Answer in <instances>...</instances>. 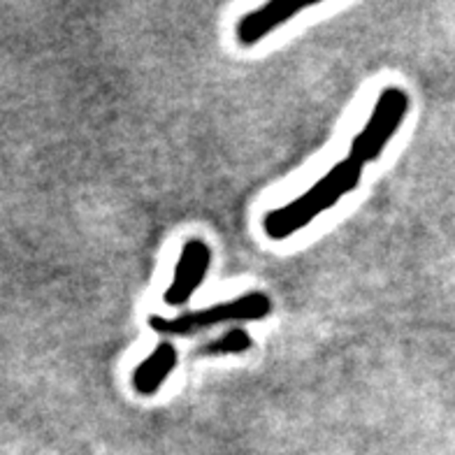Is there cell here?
I'll use <instances>...</instances> for the list:
<instances>
[{
	"instance_id": "obj_1",
	"label": "cell",
	"mask_w": 455,
	"mask_h": 455,
	"mask_svg": "<svg viewBox=\"0 0 455 455\" xmlns=\"http://www.w3.org/2000/svg\"><path fill=\"white\" fill-rule=\"evenodd\" d=\"M363 168L365 165H360L354 158L337 163L335 168L330 170L325 177H321L299 198L291 200V203L279 207V210L267 212L263 219L265 235L270 240H286V237L309 226L316 216L332 210L344 196L354 191L355 186L360 184V180H363Z\"/></svg>"
},
{
	"instance_id": "obj_2",
	"label": "cell",
	"mask_w": 455,
	"mask_h": 455,
	"mask_svg": "<svg viewBox=\"0 0 455 455\" xmlns=\"http://www.w3.org/2000/svg\"><path fill=\"white\" fill-rule=\"evenodd\" d=\"M270 312L272 299L260 291H251V293H242L240 298L230 299V302L196 309V312H184L180 316L151 314L149 328L165 337H188L203 332V330L216 328V325L235 323V321H263L270 316Z\"/></svg>"
},
{
	"instance_id": "obj_3",
	"label": "cell",
	"mask_w": 455,
	"mask_h": 455,
	"mask_svg": "<svg viewBox=\"0 0 455 455\" xmlns=\"http://www.w3.org/2000/svg\"><path fill=\"white\" fill-rule=\"evenodd\" d=\"M409 112L407 91L400 86H386L379 100L374 102L371 116L367 119L365 128L358 132L351 142V156L360 165L377 161L384 154L386 144L400 131L402 121Z\"/></svg>"
},
{
	"instance_id": "obj_4",
	"label": "cell",
	"mask_w": 455,
	"mask_h": 455,
	"mask_svg": "<svg viewBox=\"0 0 455 455\" xmlns=\"http://www.w3.org/2000/svg\"><path fill=\"white\" fill-rule=\"evenodd\" d=\"M212 265V249L203 240H188L181 249V256L174 267V276L168 291L163 295V302L168 307H181L193 298L204 275Z\"/></svg>"
},
{
	"instance_id": "obj_5",
	"label": "cell",
	"mask_w": 455,
	"mask_h": 455,
	"mask_svg": "<svg viewBox=\"0 0 455 455\" xmlns=\"http://www.w3.org/2000/svg\"><path fill=\"white\" fill-rule=\"evenodd\" d=\"M302 10H305V5H288L283 0H272V3L263 5L260 10H253V12L244 14L240 19V24H237V40L244 47H251V44L260 43L265 36H270L272 30L288 24Z\"/></svg>"
},
{
	"instance_id": "obj_6",
	"label": "cell",
	"mask_w": 455,
	"mask_h": 455,
	"mask_svg": "<svg viewBox=\"0 0 455 455\" xmlns=\"http://www.w3.org/2000/svg\"><path fill=\"white\" fill-rule=\"evenodd\" d=\"M180 354L170 341H161L147 360H142L135 371H132V388L138 390L140 395L151 397L156 395L161 386L165 384V379L170 377V371L177 367Z\"/></svg>"
},
{
	"instance_id": "obj_7",
	"label": "cell",
	"mask_w": 455,
	"mask_h": 455,
	"mask_svg": "<svg viewBox=\"0 0 455 455\" xmlns=\"http://www.w3.org/2000/svg\"><path fill=\"white\" fill-rule=\"evenodd\" d=\"M251 347H253V341H251V337H249V332H244L242 328H235V330H230V332H226V335L207 341L204 347H200L198 351H196V355H198V358L240 355V354H244V351H249Z\"/></svg>"
}]
</instances>
